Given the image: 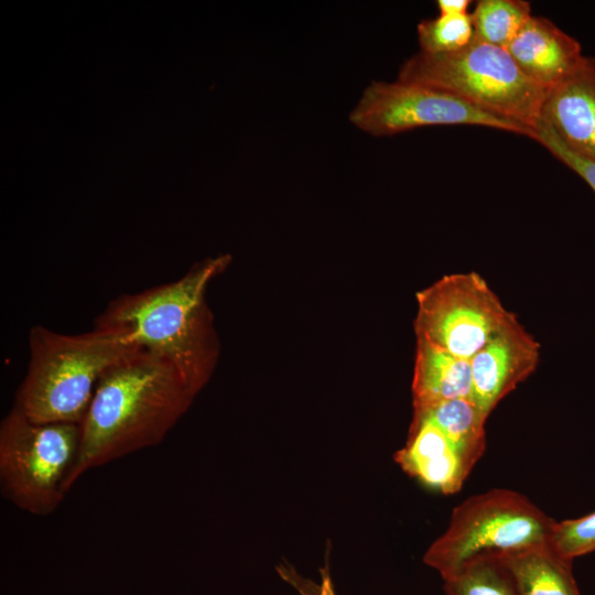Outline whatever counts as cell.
Masks as SVG:
<instances>
[{"label": "cell", "instance_id": "1", "mask_svg": "<svg viewBox=\"0 0 595 595\" xmlns=\"http://www.w3.org/2000/svg\"><path fill=\"white\" fill-rule=\"evenodd\" d=\"M195 397L159 356L138 349L117 361L100 378L80 423L71 487L93 468L160 444Z\"/></svg>", "mask_w": 595, "mask_h": 595}, {"label": "cell", "instance_id": "8", "mask_svg": "<svg viewBox=\"0 0 595 595\" xmlns=\"http://www.w3.org/2000/svg\"><path fill=\"white\" fill-rule=\"evenodd\" d=\"M418 339L470 360L511 315L477 272L447 274L416 294Z\"/></svg>", "mask_w": 595, "mask_h": 595}, {"label": "cell", "instance_id": "23", "mask_svg": "<svg viewBox=\"0 0 595 595\" xmlns=\"http://www.w3.org/2000/svg\"><path fill=\"white\" fill-rule=\"evenodd\" d=\"M318 595H327V589L324 582L322 583L321 592Z\"/></svg>", "mask_w": 595, "mask_h": 595}, {"label": "cell", "instance_id": "15", "mask_svg": "<svg viewBox=\"0 0 595 595\" xmlns=\"http://www.w3.org/2000/svg\"><path fill=\"white\" fill-rule=\"evenodd\" d=\"M413 415L428 416L434 421L455 444L470 468L484 454L487 416L472 399L443 401L413 409Z\"/></svg>", "mask_w": 595, "mask_h": 595}, {"label": "cell", "instance_id": "12", "mask_svg": "<svg viewBox=\"0 0 595 595\" xmlns=\"http://www.w3.org/2000/svg\"><path fill=\"white\" fill-rule=\"evenodd\" d=\"M394 461L424 486L448 495L462 488L472 470L445 432L423 415H413L409 439Z\"/></svg>", "mask_w": 595, "mask_h": 595}, {"label": "cell", "instance_id": "10", "mask_svg": "<svg viewBox=\"0 0 595 595\" xmlns=\"http://www.w3.org/2000/svg\"><path fill=\"white\" fill-rule=\"evenodd\" d=\"M540 121L574 153L595 163V56L547 91Z\"/></svg>", "mask_w": 595, "mask_h": 595}, {"label": "cell", "instance_id": "5", "mask_svg": "<svg viewBox=\"0 0 595 595\" xmlns=\"http://www.w3.org/2000/svg\"><path fill=\"white\" fill-rule=\"evenodd\" d=\"M398 79L441 88L533 130L547 95L520 71L506 48L475 40L452 53L418 52L401 65Z\"/></svg>", "mask_w": 595, "mask_h": 595}, {"label": "cell", "instance_id": "17", "mask_svg": "<svg viewBox=\"0 0 595 595\" xmlns=\"http://www.w3.org/2000/svg\"><path fill=\"white\" fill-rule=\"evenodd\" d=\"M446 595H517L498 560H479L444 580Z\"/></svg>", "mask_w": 595, "mask_h": 595}, {"label": "cell", "instance_id": "14", "mask_svg": "<svg viewBox=\"0 0 595 595\" xmlns=\"http://www.w3.org/2000/svg\"><path fill=\"white\" fill-rule=\"evenodd\" d=\"M498 562L517 595H580L572 561L561 558L548 543L505 555Z\"/></svg>", "mask_w": 595, "mask_h": 595}, {"label": "cell", "instance_id": "18", "mask_svg": "<svg viewBox=\"0 0 595 595\" xmlns=\"http://www.w3.org/2000/svg\"><path fill=\"white\" fill-rule=\"evenodd\" d=\"M420 51L443 54L459 51L473 42L472 15H439L422 20L416 28Z\"/></svg>", "mask_w": 595, "mask_h": 595}, {"label": "cell", "instance_id": "3", "mask_svg": "<svg viewBox=\"0 0 595 595\" xmlns=\"http://www.w3.org/2000/svg\"><path fill=\"white\" fill-rule=\"evenodd\" d=\"M29 363L13 402L39 423H82L102 375L140 349L102 328L68 335L34 325L28 337Z\"/></svg>", "mask_w": 595, "mask_h": 595}, {"label": "cell", "instance_id": "4", "mask_svg": "<svg viewBox=\"0 0 595 595\" xmlns=\"http://www.w3.org/2000/svg\"><path fill=\"white\" fill-rule=\"evenodd\" d=\"M554 522L523 495L493 489L453 510L446 531L430 545L423 561L446 580L473 562L547 544Z\"/></svg>", "mask_w": 595, "mask_h": 595}, {"label": "cell", "instance_id": "13", "mask_svg": "<svg viewBox=\"0 0 595 595\" xmlns=\"http://www.w3.org/2000/svg\"><path fill=\"white\" fill-rule=\"evenodd\" d=\"M413 409L456 399L473 400L470 361L418 339Z\"/></svg>", "mask_w": 595, "mask_h": 595}, {"label": "cell", "instance_id": "6", "mask_svg": "<svg viewBox=\"0 0 595 595\" xmlns=\"http://www.w3.org/2000/svg\"><path fill=\"white\" fill-rule=\"evenodd\" d=\"M80 437V423L34 422L12 405L0 424L2 495L29 513H52L72 488Z\"/></svg>", "mask_w": 595, "mask_h": 595}, {"label": "cell", "instance_id": "19", "mask_svg": "<svg viewBox=\"0 0 595 595\" xmlns=\"http://www.w3.org/2000/svg\"><path fill=\"white\" fill-rule=\"evenodd\" d=\"M548 544L567 561L595 551V511L581 518L555 521Z\"/></svg>", "mask_w": 595, "mask_h": 595}, {"label": "cell", "instance_id": "20", "mask_svg": "<svg viewBox=\"0 0 595 595\" xmlns=\"http://www.w3.org/2000/svg\"><path fill=\"white\" fill-rule=\"evenodd\" d=\"M533 140L543 145L553 156L581 176L595 192V163L567 149L554 132L539 120Z\"/></svg>", "mask_w": 595, "mask_h": 595}, {"label": "cell", "instance_id": "21", "mask_svg": "<svg viewBox=\"0 0 595 595\" xmlns=\"http://www.w3.org/2000/svg\"><path fill=\"white\" fill-rule=\"evenodd\" d=\"M469 0H437L439 15H463L468 14Z\"/></svg>", "mask_w": 595, "mask_h": 595}, {"label": "cell", "instance_id": "22", "mask_svg": "<svg viewBox=\"0 0 595 595\" xmlns=\"http://www.w3.org/2000/svg\"><path fill=\"white\" fill-rule=\"evenodd\" d=\"M323 582L326 585L327 595H336L334 592L333 585L331 583V580L327 576L323 580Z\"/></svg>", "mask_w": 595, "mask_h": 595}, {"label": "cell", "instance_id": "9", "mask_svg": "<svg viewBox=\"0 0 595 595\" xmlns=\"http://www.w3.org/2000/svg\"><path fill=\"white\" fill-rule=\"evenodd\" d=\"M539 359V343L511 313L469 360L473 401L485 416L536 370Z\"/></svg>", "mask_w": 595, "mask_h": 595}, {"label": "cell", "instance_id": "7", "mask_svg": "<svg viewBox=\"0 0 595 595\" xmlns=\"http://www.w3.org/2000/svg\"><path fill=\"white\" fill-rule=\"evenodd\" d=\"M349 120L375 137L444 125L482 126L530 139L534 133L522 122L482 109L441 88L399 79L369 84Z\"/></svg>", "mask_w": 595, "mask_h": 595}, {"label": "cell", "instance_id": "16", "mask_svg": "<svg viewBox=\"0 0 595 595\" xmlns=\"http://www.w3.org/2000/svg\"><path fill=\"white\" fill-rule=\"evenodd\" d=\"M470 15L473 40L506 48L532 14L524 0H479Z\"/></svg>", "mask_w": 595, "mask_h": 595}, {"label": "cell", "instance_id": "2", "mask_svg": "<svg viewBox=\"0 0 595 595\" xmlns=\"http://www.w3.org/2000/svg\"><path fill=\"white\" fill-rule=\"evenodd\" d=\"M230 260L228 255L207 258L174 281L120 294L95 318L94 327L116 332L140 349L169 361L197 396L218 357L205 293Z\"/></svg>", "mask_w": 595, "mask_h": 595}, {"label": "cell", "instance_id": "11", "mask_svg": "<svg viewBox=\"0 0 595 595\" xmlns=\"http://www.w3.org/2000/svg\"><path fill=\"white\" fill-rule=\"evenodd\" d=\"M520 71L547 91L581 62L580 42L543 17L531 15L506 47Z\"/></svg>", "mask_w": 595, "mask_h": 595}]
</instances>
